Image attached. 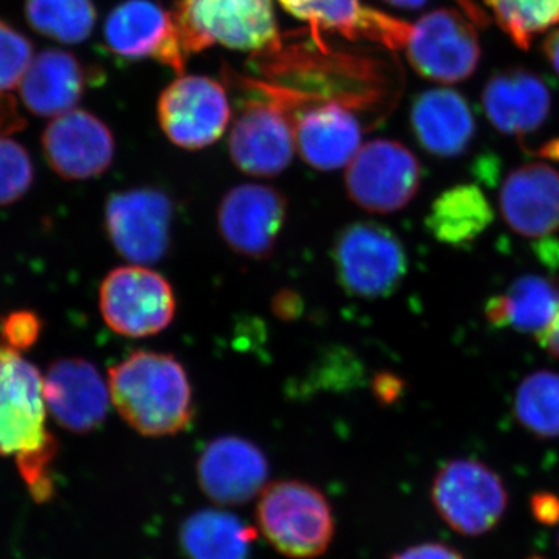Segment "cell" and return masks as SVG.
<instances>
[{
    "label": "cell",
    "mask_w": 559,
    "mask_h": 559,
    "mask_svg": "<svg viewBox=\"0 0 559 559\" xmlns=\"http://www.w3.org/2000/svg\"><path fill=\"white\" fill-rule=\"evenodd\" d=\"M109 393L121 418L142 436H176L193 421L189 374L168 353L140 349L116 364Z\"/></svg>",
    "instance_id": "6da1fadb"
},
{
    "label": "cell",
    "mask_w": 559,
    "mask_h": 559,
    "mask_svg": "<svg viewBox=\"0 0 559 559\" xmlns=\"http://www.w3.org/2000/svg\"><path fill=\"white\" fill-rule=\"evenodd\" d=\"M44 378L16 349L0 345V457L14 455L33 498L51 495L57 443L46 429Z\"/></svg>",
    "instance_id": "7a4b0ae2"
},
{
    "label": "cell",
    "mask_w": 559,
    "mask_h": 559,
    "mask_svg": "<svg viewBox=\"0 0 559 559\" xmlns=\"http://www.w3.org/2000/svg\"><path fill=\"white\" fill-rule=\"evenodd\" d=\"M173 20L187 58L215 44L261 53L282 43L272 0H178Z\"/></svg>",
    "instance_id": "3957f363"
},
{
    "label": "cell",
    "mask_w": 559,
    "mask_h": 559,
    "mask_svg": "<svg viewBox=\"0 0 559 559\" xmlns=\"http://www.w3.org/2000/svg\"><path fill=\"white\" fill-rule=\"evenodd\" d=\"M264 538L289 558H318L334 536L333 510L318 488L300 480H280L260 492L255 511Z\"/></svg>",
    "instance_id": "277c9868"
},
{
    "label": "cell",
    "mask_w": 559,
    "mask_h": 559,
    "mask_svg": "<svg viewBox=\"0 0 559 559\" xmlns=\"http://www.w3.org/2000/svg\"><path fill=\"white\" fill-rule=\"evenodd\" d=\"M333 263L342 289L366 300L392 296L409 270L399 235L370 221L348 224L337 234Z\"/></svg>",
    "instance_id": "5b68a950"
},
{
    "label": "cell",
    "mask_w": 559,
    "mask_h": 559,
    "mask_svg": "<svg viewBox=\"0 0 559 559\" xmlns=\"http://www.w3.org/2000/svg\"><path fill=\"white\" fill-rule=\"evenodd\" d=\"M430 499L444 524L463 536L491 532L509 509L506 484L479 460L447 463L432 481Z\"/></svg>",
    "instance_id": "8992f818"
},
{
    "label": "cell",
    "mask_w": 559,
    "mask_h": 559,
    "mask_svg": "<svg viewBox=\"0 0 559 559\" xmlns=\"http://www.w3.org/2000/svg\"><path fill=\"white\" fill-rule=\"evenodd\" d=\"M103 319L114 333L142 340L171 325L178 300L171 283L140 264L110 271L100 288Z\"/></svg>",
    "instance_id": "52a82bcc"
},
{
    "label": "cell",
    "mask_w": 559,
    "mask_h": 559,
    "mask_svg": "<svg viewBox=\"0 0 559 559\" xmlns=\"http://www.w3.org/2000/svg\"><path fill=\"white\" fill-rule=\"evenodd\" d=\"M401 50L419 76L443 84L468 80L481 57L476 25L451 9L430 11L411 24Z\"/></svg>",
    "instance_id": "ba28073f"
},
{
    "label": "cell",
    "mask_w": 559,
    "mask_h": 559,
    "mask_svg": "<svg viewBox=\"0 0 559 559\" xmlns=\"http://www.w3.org/2000/svg\"><path fill=\"white\" fill-rule=\"evenodd\" d=\"M421 165L406 145L377 139L360 146L347 165L345 189L358 207L378 215L400 212L421 187Z\"/></svg>",
    "instance_id": "9c48e42d"
},
{
    "label": "cell",
    "mask_w": 559,
    "mask_h": 559,
    "mask_svg": "<svg viewBox=\"0 0 559 559\" xmlns=\"http://www.w3.org/2000/svg\"><path fill=\"white\" fill-rule=\"evenodd\" d=\"M157 120L173 145L187 151L204 150L218 142L227 130L229 97L219 81L182 75L162 91Z\"/></svg>",
    "instance_id": "30bf717a"
},
{
    "label": "cell",
    "mask_w": 559,
    "mask_h": 559,
    "mask_svg": "<svg viewBox=\"0 0 559 559\" xmlns=\"http://www.w3.org/2000/svg\"><path fill=\"white\" fill-rule=\"evenodd\" d=\"M105 216L114 248L131 263L148 266L170 250L175 207L164 191H120L109 198Z\"/></svg>",
    "instance_id": "8fae6325"
},
{
    "label": "cell",
    "mask_w": 559,
    "mask_h": 559,
    "mask_svg": "<svg viewBox=\"0 0 559 559\" xmlns=\"http://www.w3.org/2000/svg\"><path fill=\"white\" fill-rule=\"evenodd\" d=\"M266 98L249 102L229 135L231 162L246 175L257 178L282 175L297 148L293 116L270 94Z\"/></svg>",
    "instance_id": "7c38bea8"
},
{
    "label": "cell",
    "mask_w": 559,
    "mask_h": 559,
    "mask_svg": "<svg viewBox=\"0 0 559 559\" xmlns=\"http://www.w3.org/2000/svg\"><path fill=\"white\" fill-rule=\"evenodd\" d=\"M288 218L282 191L260 183H242L224 194L216 221L221 238L246 259L270 257Z\"/></svg>",
    "instance_id": "4fadbf2b"
},
{
    "label": "cell",
    "mask_w": 559,
    "mask_h": 559,
    "mask_svg": "<svg viewBox=\"0 0 559 559\" xmlns=\"http://www.w3.org/2000/svg\"><path fill=\"white\" fill-rule=\"evenodd\" d=\"M103 38L108 49L123 60L153 58L183 75L187 55L173 13L154 0H124L114 7L103 25Z\"/></svg>",
    "instance_id": "5bb4252c"
},
{
    "label": "cell",
    "mask_w": 559,
    "mask_h": 559,
    "mask_svg": "<svg viewBox=\"0 0 559 559\" xmlns=\"http://www.w3.org/2000/svg\"><path fill=\"white\" fill-rule=\"evenodd\" d=\"M43 148L57 175L84 180L108 170L116 154V140L108 124L90 110L72 109L47 124Z\"/></svg>",
    "instance_id": "9a60e30c"
},
{
    "label": "cell",
    "mask_w": 559,
    "mask_h": 559,
    "mask_svg": "<svg viewBox=\"0 0 559 559\" xmlns=\"http://www.w3.org/2000/svg\"><path fill=\"white\" fill-rule=\"evenodd\" d=\"M202 492L219 506H242L266 487L270 463L252 441L224 436L210 441L197 465Z\"/></svg>",
    "instance_id": "2e32d148"
},
{
    "label": "cell",
    "mask_w": 559,
    "mask_h": 559,
    "mask_svg": "<svg viewBox=\"0 0 559 559\" xmlns=\"http://www.w3.org/2000/svg\"><path fill=\"white\" fill-rule=\"evenodd\" d=\"M340 100L308 103L293 114L296 146L305 164L319 171L347 167L362 142V124Z\"/></svg>",
    "instance_id": "e0dca14e"
},
{
    "label": "cell",
    "mask_w": 559,
    "mask_h": 559,
    "mask_svg": "<svg viewBox=\"0 0 559 559\" xmlns=\"http://www.w3.org/2000/svg\"><path fill=\"white\" fill-rule=\"evenodd\" d=\"M44 399L61 426L87 433L105 421L110 393L100 371L90 360L62 359L44 378Z\"/></svg>",
    "instance_id": "ac0fdd59"
},
{
    "label": "cell",
    "mask_w": 559,
    "mask_h": 559,
    "mask_svg": "<svg viewBox=\"0 0 559 559\" xmlns=\"http://www.w3.org/2000/svg\"><path fill=\"white\" fill-rule=\"evenodd\" d=\"M499 209L514 234L550 237L559 229V171L540 162L514 168L500 187Z\"/></svg>",
    "instance_id": "d6986e66"
},
{
    "label": "cell",
    "mask_w": 559,
    "mask_h": 559,
    "mask_svg": "<svg viewBox=\"0 0 559 559\" xmlns=\"http://www.w3.org/2000/svg\"><path fill=\"white\" fill-rule=\"evenodd\" d=\"M487 119L506 135L525 138L544 127L550 116L551 95L546 81L527 69L495 73L481 92Z\"/></svg>",
    "instance_id": "ffe728a7"
},
{
    "label": "cell",
    "mask_w": 559,
    "mask_h": 559,
    "mask_svg": "<svg viewBox=\"0 0 559 559\" xmlns=\"http://www.w3.org/2000/svg\"><path fill=\"white\" fill-rule=\"evenodd\" d=\"M411 127L421 148L440 159L462 156L476 138L468 100L450 87L418 94L412 103Z\"/></svg>",
    "instance_id": "44dd1931"
},
{
    "label": "cell",
    "mask_w": 559,
    "mask_h": 559,
    "mask_svg": "<svg viewBox=\"0 0 559 559\" xmlns=\"http://www.w3.org/2000/svg\"><path fill=\"white\" fill-rule=\"evenodd\" d=\"M87 80V69L75 55L47 49L33 58L17 90L32 114L57 117L75 109L86 92Z\"/></svg>",
    "instance_id": "7402d4cb"
},
{
    "label": "cell",
    "mask_w": 559,
    "mask_h": 559,
    "mask_svg": "<svg viewBox=\"0 0 559 559\" xmlns=\"http://www.w3.org/2000/svg\"><path fill=\"white\" fill-rule=\"evenodd\" d=\"M559 308V288L539 275H522L500 296L485 305V318L496 329H514L520 333L539 334Z\"/></svg>",
    "instance_id": "603a6c76"
},
{
    "label": "cell",
    "mask_w": 559,
    "mask_h": 559,
    "mask_svg": "<svg viewBox=\"0 0 559 559\" xmlns=\"http://www.w3.org/2000/svg\"><path fill=\"white\" fill-rule=\"evenodd\" d=\"M495 210L484 191L473 183L444 190L430 205L426 227L437 241L465 248L488 230Z\"/></svg>",
    "instance_id": "cb8c5ba5"
},
{
    "label": "cell",
    "mask_w": 559,
    "mask_h": 559,
    "mask_svg": "<svg viewBox=\"0 0 559 559\" xmlns=\"http://www.w3.org/2000/svg\"><path fill=\"white\" fill-rule=\"evenodd\" d=\"M255 530L227 511L202 510L183 521L179 543L189 559H249Z\"/></svg>",
    "instance_id": "d4e9b609"
},
{
    "label": "cell",
    "mask_w": 559,
    "mask_h": 559,
    "mask_svg": "<svg viewBox=\"0 0 559 559\" xmlns=\"http://www.w3.org/2000/svg\"><path fill=\"white\" fill-rule=\"evenodd\" d=\"M25 20L46 38L80 44L94 32L97 9L92 0H25Z\"/></svg>",
    "instance_id": "484cf974"
},
{
    "label": "cell",
    "mask_w": 559,
    "mask_h": 559,
    "mask_svg": "<svg viewBox=\"0 0 559 559\" xmlns=\"http://www.w3.org/2000/svg\"><path fill=\"white\" fill-rule=\"evenodd\" d=\"M518 421L538 439H559V373L533 371L514 393Z\"/></svg>",
    "instance_id": "4316f807"
},
{
    "label": "cell",
    "mask_w": 559,
    "mask_h": 559,
    "mask_svg": "<svg viewBox=\"0 0 559 559\" xmlns=\"http://www.w3.org/2000/svg\"><path fill=\"white\" fill-rule=\"evenodd\" d=\"M496 22L522 50L554 25H559V0H485Z\"/></svg>",
    "instance_id": "83f0119b"
},
{
    "label": "cell",
    "mask_w": 559,
    "mask_h": 559,
    "mask_svg": "<svg viewBox=\"0 0 559 559\" xmlns=\"http://www.w3.org/2000/svg\"><path fill=\"white\" fill-rule=\"evenodd\" d=\"M289 14L308 22L316 33H340L348 39L359 35L360 20L366 7L359 0H278Z\"/></svg>",
    "instance_id": "f1b7e54d"
},
{
    "label": "cell",
    "mask_w": 559,
    "mask_h": 559,
    "mask_svg": "<svg viewBox=\"0 0 559 559\" xmlns=\"http://www.w3.org/2000/svg\"><path fill=\"white\" fill-rule=\"evenodd\" d=\"M33 175L28 151L16 140L0 138V205L24 197L32 187Z\"/></svg>",
    "instance_id": "f546056e"
},
{
    "label": "cell",
    "mask_w": 559,
    "mask_h": 559,
    "mask_svg": "<svg viewBox=\"0 0 559 559\" xmlns=\"http://www.w3.org/2000/svg\"><path fill=\"white\" fill-rule=\"evenodd\" d=\"M33 58L32 40L11 27L9 22L0 20V94L20 87Z\"/></svg>",
    "instance_id": "4dcf8cb0"
},
{
    "label": "cell",
    "mask_w": 559,
    "mask_h": 559,
    "mask_svg": "<svg viewBox=\"0 0 559 559\" xmlns=\"http://www.w3.org/2000/svg\"><path fill=\"white\" fill-rule=\"evenodd\" d=\"M11 348L27 347L38 336V320L32 314L10 316L3 325Z\"/></svg>",
    "instance_id": "1f68e13d"
},
{
    "label": "cell",
    "mask_w": 559,
    "mask_h": 559,
    "mask_svg": "<svg viewBox=\"0 0 559 559\" xmlns=\"http://www.w3.org/2000/svg\"><path fill=\"white\" fill-rule=\"evenodd\" d=\"M530 511L539 524L554 527L559 524V496L550 491H538L530 498Z\"/></svg>",
    "instance_id": "d6a6232c"
},
{
    "label": "cell",
    "mask_w": 559,
    "mask_h": 559,
    "mask_svg": "<svg viewBox=\"0 0 559 559\" xmlns=\"http://www.w3.org/2000/svg\"><path fill=\"white\" fill-rule=\"evenodd\" d=\"M392 559H465L454 547L440 543H425L407 547L393 555Z\"/></svg>",
    "instance_id": "836d02e7"
},
{
    "label": "cell",
    "mask_w": 559,
    "mask_h": 559,
    "mask_svg": "<svg viewBox=\"0 0 559 559\" xmlns=\"http://www.w3.org/2000/svg\"><path fill=\"white\" fill-rule=\"evenodd\" d=\"M406 390V382L399 374L382 371L373 378V395L384 406L396 403Z\"/></svg>",
    "instance_id": "e575fe53"
},
{
    "label": "cell",
    "mask_w": 559,
    "mask_h": 559,
    "mask_svg": "<svg viewBox=\"0 0 559 559\" xmlns=\"http://www.w3.org/2000/svg\"><path fill=\"white\" fill-rule=\"evenodd\" d=\"M27 127L24 117L14 97L10 94H0V138H9L14 132H20Z\"/></svg>",
    "instance_id": "d590c367"
},
{
    "label": "cell",
    "mask_w": 559,
    "mask_h": 559,
    "mask_svg": "<svg viewBox=\"0 0 559 559\" xmlns=\"http://www.w3.org/2000/svg\"><path fill=\"white\" fill-rule=\"evenodd\" d=\"M274 312L278 318L290 320L297 318L300 312V299L293 290H282L275 296Z\"/></svg>",
    "instance_id": "8d00e7d4"
},
{
    "label": "cell",
    "mask_w": 559,
    "mask_h": 559,
    "mask_svg": "<svg viewBox=\"0 0 559 559\" xmlns=\"http://www.w3.org/2000/svg\"><path fill=\"white\" fill-rule=\"evenodd\" d=\"M459 3L460 10L465 14L476 27L487 28L491 24V20L484 10L480 9L476 0H455Z\"/></svg>",
    "instance_id": "74e56055"
},
{
    "label": "cell",
    "mask_w": 559,
    "mask_h": 559,
    "mask_svg": "<svg viewBox=\"0 0 559 559\" xmlns=\"http://www.w3.org/2000/svg\"><path fill=\"white\" fill-rule=\"evenodd\" d=\"M543 53L546 55L551 68L559 75V31L551 32L543 43Z\"/></svg>",
    "instance_id": "f35d334b"
},
{
    "label": "cell",
    "mask_w": 559,
    "mask_h": 559,
    "mask_svg": "<svg viewBox=\"0 0 559 559\" xmlns=\"http://www.w3.org/2000/svg\"><path fill=\"white\" fill-rule=\"evenodd\" d=\"M536 154L543 159L559 162V138L550 139L549 142L543 143Z\"/></svg>",
    "instance_id": "ab89813d"
},
{
    "label": "cell",
    "mask_w": 559,
    "mask_h": 559,
    "mask_svg": "<svg viewBox=\"0 0 559 559\" xmlns=\"http://www.w3.org/2000/svg\"><path fill=\"white\" fill-rule=\"evenodd\" d=\"M390 7L401 10H418L428 3V0H381Z\"/></svg>",
    "instance_id": "60d3db41"
},
{
    "label": "cell",
    "mask_w": 559,
    "mask_h": 559,
    "mask_svg": "<svg viewBox=\"0 0 559 559\" xmlns=\"http://www.w3.org/2000/svg\"><path fill=\"white\" fill-rule=\"evenodd\" d=\"M550 330L554 331L555 334L559 337V308L555 318L551 319V325L549 323Z\"/></svg>",
    "instance_id": "b9f144b4"
},
{
    "label": "cell",
    "mask_w": 559,
    "mask_h": 559,
    "mask_svg": "<svg viewBox=\"0 0 559 559\" xmlns=\"http://www.w3.org/2000/svg\"><path fill=\"white\" fill-rule=\"evenodd\" d=\"M527 559H546V558L538 557V555H533V557H528Z\"/></svg>",
    "instance_id": "7bdbcfd3"
},
{
    "label": "cell",
    "mask_w": 559,
    "mask_h": 559,
    "mask_svg": "<svg viewBox=\"0 0 559 559\" xmlns=\"http://www.w3.org/2000/svg\"><path fill=\"white\" fill-rule=\"evenodd\" d=\"M558 544H559V539H558Z\"/></svg>",
    "instance_id": "ee69618b"
}]
</instances>
